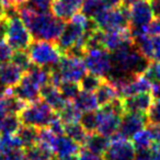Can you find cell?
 <instances>
[{"instance_id": "6da1fadb", "label": "cell", "mask_w": 160, "mask_h": 160, "mask_svg": "<svg viewBox=\"0 0 160 160\" xmlns=\"http://www.w3.org/2000/svg\"><path fill=\"white\" fill-rule=\"evenodd\" d=\"M19 17L31 33L33 40L56 43L64 30L65 23L53 13H35L24 7H18Z\"/></svg>"}, {"instance_id": "7a4b0ae2", "label": "cell", "mask_w": 160, "mask_h": 160, "mask_svg": "<svg viewBox=\"0 0 160 160\" xmlns=\"http://www.w3.org/2000/svg\"><path fill=\"white\" fill-rule=\"evenodd\" d=\"M18 116L22 125L41 129L48 127L52 121L57 116V113L45 101L40 99L35 102L28 103Z\"/></svg>"}, {"instance_id": "3957f363", "label": "cell", "mask_w": 160, "mask_h": 160, "mask_svg": "<svg viewBox=\"0 0 160 160\" xmlns=\"http://www.w3.org/2000/svg\"><path fill=\"white\" fill-rule=\"evenodd\" d=\"M28 54L32 64L47 69H53L57 66L62 56L56 43L35 40L28 48Z\"/></svg>"}, {"instance_id": "277c9868", "label": "cell", "mask_w": 160, "mask_h": 160, "mask_svg": "<svg viewBox=\"0 0 160 160\" xmlns=\"http://www.w3.org/2000/svg\"><path fill=\"white\" fill-rule=\"evenodd\" d=\"M97 27L104 32L118 31L129 28V8L118 6L105 8L93 19Z\"/></svg>"}, {"instance_id": "5b68a950", "label": "cell", "mask_w": 160, "mask_h": 160, "mask_svg": "<svg viewBox=\"0 0 160 160\" xmlns=\"http://www.w3.org/2000/svg\"><path fill=\"white\" fill-rule=\"evenodd\" d=\"M5 40L14 52L25 51L33 42L31 33L19 16L7 18V31Z\"/></svg>"}, {"instance_id": "8992f818", "label": "cell", "mask_w": 160, "mask_h": 160, "mask_svg": "<svg viewBox=\"0 0 160 160\" xmlns=\"http://www.w3.org/2000/svg\"><path fill=\"white\" fill-rule=\"evenodd\" d=\"M83 62L89 72L100 76L104 79L109 76L113 67L111 53L104 48L87 51L83 56Z\"/></svg>"}, {"instance_id": "52a82bcc", "label": "cell", "mask_w": 160, "mask_h": 160, "mask_svg": "<svg viewBox=\"0 0 160 160\" xmlns=\"http://www.w3.org/2000/svg\"><path fill=\"white\" fill-rule=\"evenodd\" d=\"M62 81L79 82L83 76L87 73V67L82 58L62 55L60 62L55 67Z\"/></svg>"}, {"instance_id": "ba28073f", "label": "cell", "mask_w": 160, "mask_h": 160, "mask_svg": "<svg viewBox=\"0 0 160 160\" xmlns=\"http://www.w3.org/2000/svg\"><path fill=\"white\" fill-rule=\"evenodd\" d=\"M153 18L148 0H136L129 7V30H147Z\"/></svg>"}, {"instance_id": "9c48e42d", "label": "cell", "mask_w": 160, "mask_h": 160, "mask_svg": "<svg viewBox=\"0 0 160 160\" xmlns=\"http://www.w3.org/2000/svg\"><path fill=\"white\" fill-rule=\"evenodd\" d=\"M135 156L136 149L133 142L115 134L111 137V144L103 157L105 160H134Z\"/></svg>"}, {"instance_id": "30bf717a", "label": "cell", "mask_w": 160, "mask_h": 160, "mask_svg": "<svg viewBox=\"0 0 160 160\" xmlns=\"http://www.w3.org/2000/svg\"><path fill=\"white\" fill-rule=\"evenodd\" d=\"M148 125V120H147V114L142 113H129L125 112L121 120V124L118 127V135L124 139H132L134 135L138 132L146 128Z\"/></svg>"}, {"instance_id": "8fae6325", "label": "cell", "mask_w": 160, "mask_h": 160, "mask_svg": "<svg viewBox=\"0 0 160 160\" xmlns=\"http://www.w3.org/2000/svg\"><path fill=\"white\" fill-rule=\"evenodd\" d=\"M11 91L14 97L22 100L27 104L35 102L41 99V88L27 73L23 75L22 79L19 81L18 85L11 88Z\"/></svg>"}, {"instance_id": "7c38bea8", "label": "cell", "mask_w": 160, "mask_h": 160, "mask_svg": "<svg viewBox=\"0 0 160 160\" xmlns=\"http://www.w3.org/2000/svg\"><path fill=\"white\" fill-rule=\"evenodd\" d=\"M153 102H155V100H153L150 92L134 94V96L122 99L124 111L129 112V113L147 114V112L149 111Z\"/></svg>"}, {"instance_id": "4fadbf2b", "label": "cell", "mask_w": 160, "mask_h": 160, "mask_svg": "<svg viewBox=\"0 0 160 160\" xmlns=\"http://www.w3.org/2000/svg\"><path fill=\"white\" fill-rule=\"evenodd\" d=\"M83 0H54L52 12L56 18L68 22L75 14L81 10Z\"/></svg>"}, {"instance_id": "5bb4252c", "label": "cell", "mask_w": 160, "mask_h": 160, "mask_svg": "<svg viewBox=\"0 0 160 160\" xmlns=\"http://www.w3.org/2000/svg\"><path fill=\"white\" fill-rule=\"evenodd\" d=\"M51 149L53 150L56 158H65L78 155L81 148L80 145L73 142L68 136L56 135L51 145Z\"/></svg>"}, {"instance_id": "9a60e30c", "label": "cell", "mask_w": 160, "mask_h": 160, "mask_svg": "<svg viewBox=\"0 0 160 160\" xmlns=\"http://www.w3.org/2000/svg\"><path fill=\"white\" fill-rule=\"evenodd\" d=\"M41 99L45 101L56 113H58L67 104V102H69L62 97L59 89L52 83L41 88Z\"/></svg>"}, {"instance_id": "2e32d148", "label": "cell", "mask_w": 160, "mask_h": 160, "mask_svg": "<svg viewBox=\"0 0 160 160\" xmlns=\"http://www.w3.org/2000/svg\"><path fill=\"white\" fill-rule=\"evenodd\" d=\"M152 83L145 77L144 75L136 76L132 80H129L126 85L121 89L120 97L121 99L127 98V97L134 96V94L144 93V92H150Z\"/></svg>"}, {"instance_id": "e0dca14e", "label": "cell", "mask_w": 160, "mask_h": 160, "mask_svg": "<svg viewBox=\"0 0 160 160\" xmlns=\"http://www.w3.org/2000/svg\"><path fill=\"white\" fill-rule=\"evenodd\" d=\"M23 75L24 72L11 62L0 65V82L6 88H13L17 86Z\"/></svg>"}, {"instance_id": "ac0fdd59", "label": "cell", "mask_w": 160, "mask_h": 160, "mask_svg": "<svg viewBox=\"0 0 160 160\" xmlns=\"http://www.w3.org/2000/svg\"><path fill=\"white\" fill-rule=\"evenodd\" d=\"M94 94H96L99 107H104V105L110 104L113 101H115L116 99H121L116 87L108 79L103 80V82L94 92Z\"/></svg>"}, {"instance_id": "d6986e66", "label": "cell", "mask_w": 160, "mask_h": 160, "mask_svg": "<svg viewBox=\"0 0 160 160\" xmlns=\"http://www.w3.org/2000/svg\"><path fill=\"white\" fill-rule=\"evenodd\" d=\"M110 144H111V138L99 133H93L88 135L83 147L96 155L103 156L109 148Z\"/></svg>"}, {"instance_id": "ffe728a7", "label": "cell", "mask_w": 160, "mask_h": 160, "mask_svg": "<svg viewBox=\"0 0 160 160\" xmlns=\"http://www.w3.org/2000/svg\"><path fill=\"white\" fill-rule=\"evenodd\" d=\"M16 136L20 140L23 149L30 148L38 142L40 137V128H36L33 126H28V125H21L19 131L17 132Z\"/></svg>"}, {"instance_id": "44dd1931", "label": "cell", "mask_w": 160, "mask_h": 160, "mask_svg": "<svg viewBox=\"0 0 160 160\" xmlns=\"http://www.w3.org/2000/svg\"><path fill=\"white\" fill-rule=\"evenodd\" d=\"M25 160H55L56 157L49 147L38 142L30 148L24 149Z\"/></svg>"}, {"instance_id": "7402d4cb", "label": "cell", "mask_w": 160, "mask_h": 160, "mask_svg": "<svg viewBox=\"0 0 160 160\" xmlns=\"http://www.w3.org/2000/svg\"><path fill=\"white\" fill-rule=\"evenodd\" d=\"M75 105L83 113L87 112L97 111L99 108L98 101H97L96 94L92 92L80 91V93L77 96V98L72 101Z\"/></svg>"}, {"instance_id": "603a6c76", "label": "cell", "mask_w": 160, "mask_h": 160, "mask_svg": "<svg viewBox=\"0 0 160 160\" xmlns=\"http://www.w3.org/2000/svg\"><path fill=\"white\" fill-rule=\"evenodd\" d=\"M57 114L64 124L79 123L82 116V112L76 107L73 102H67V104Z\"/></svg>"}, {"instance_id": "cb8c5ba5", "label": "cell", "mask_w": 160, "mask_h": 160, "mask_svg": "<svg viewBox=\"0 0 160 160\" xmlns=\"http://www.w3.org/2000/svg\"><path fill=\"white\" fill-rule=\"evenodd\" d=\"M65 135L71 138L78 145L83 146L89 134L80 123H71V124H65Z\"/></svg>"}, {"instance_id": "d4e9b609", "label": "cell", "mask_w": 160, "mask_h": 160, "mask_svg": "<svg viewBox=\"0 0 160 160\" xmlns=\"http://www.w3.org/2000/svg\"><path fill=\"white\" fill-rule=\"evenodd\" d=\"M105 8H108V6L104 0H83L81 13L89 19H94Z\"/></svg>"}, {"instance_id": "484cf974", "label": "cell", "mask_w": 160, "mask_h": 160, "mask_svg": "<svg viewBox=\"0 0 160 160\" xmlns=\"http://www.w3.org/2000/svg\"><path fill=\"white\" fill-rule=\"evenodd\" d=\"M132 142H133L136 151L148 150L153 145L152 138H151L150 132L148 128H144L142 131L138 132L136 135H134L132 138Z\"/></svg>"}, {"instance_id": "4316f807", "label": "cell", "mask_w": 160, "mask_h": 160, "mask_svg": "<svg viewBox=\"0 0 160 160\" xmlns=\"http://www.w3.org/2000/svg\"><path fill=\"white\" fill-rule=\"evenodd\" d=\"M103 80H104V78L100 77V76L88 72L79 81L80 89H81V91H87V92L94 93L98 90V88L101 86V83L103 82Z\"/></svg>"}, {"instance_id": "83f0119b", "label": "cell", "mask_w": 160, "mask_h": 160, "mask_svg": "<svg viewBox=\"0 0 160 160\" xmlns=\"http://www.w3.org/2000/svg\"><path fill=\"white\" fill-rule=\"evenodd\" d=\"M58 89H59L60 93L62 94V97L69 102H72L81 91L79 83L71 82V81H62L58 86Z\"/></svg>"}, {"instance_id": "f1b7e54d", "label": "cell", "mask_w": 160, "mask_h": 160, "mask_svg": "<svg viewBox=\"0 0 160 160\" xmlns=\"http://www.w3.org/2000/svg\"><path fill=\"white\" fill-rule=\"evenodd\" d=\"M54 0H27L23 6L35 13H49Z\"/></svg>"}, {"instance_id": "f546056e", "label": "cell", "mask_w": 160, "mask_h": 160, "mask_svg": "<svg viewBox=\"0 0 160 160\" xmlns=\"http://www.w3.org/2000/svg\"><path fill=\"white\" fill-rule=\"evenodd\" d=\"M79 123L82 125V127L87 131L88 134L97 133V129H98V114H97V111L87 112V113L82 114Z\"/></svg>"}, {"instance_id": "4dcf8cb0", "label": "cell", "mask_w": 160, "mask_h": 160, "mask_svg": "<svg viewBox=\"0 0 160 160\" xmlns=\"http://www.w3.org/2000/svg\"><path fill=\"white\" fill-rule=\"evenodd\" d=\"M11 62L16 65L17 67H19L23 72H27L30 67L33 65L31 62V58H30L29 54L25 51H18V52H16V53H13Z\"/></svg>"}, {"instance_id": "1f68e13d", "label": "cell", "mask_w": 160, "mask_h": 160, "mask_svg": "<svg viewBox=\"0 0 160 160\" xmlns=\"http://www.w3.org/2000/svg\"><path fill=\"white\" fill-rule=\"evenodd\" d=\"M142 75L150 81L151 83H160V62H150L148 68Z\"/></svg>"}, {"instance_id": "d6a6232c", "label": "cell", "mask_w": 160, "mask_h": 160, "mask_svg": "<svg viewBox=\"0 0 160 160\" xmlns=\"http://www.w3.org/2000/svg\"><path fill=\"white\" fill-rule=\"evenodd\" d=\"M149 125H160V101H155L147 112Z\"/></svg>"}, {"instance_id": "836d02e7", "label": "cell", "mask_w": 160, "mask_h": 160, "mask_svg": "<svg viewBox=\"0 0 160 160\" xmlns=\"http://www.w3.org/2000/svg\"><path fill=\"white\" fill-rule=\"evenodd\" d=\"M13 56V49L6 40L0 41V65L10 62Z\"/></svg>"}, {"instance_id": "e575fe53", "label": "cell", "mask_w": 160, "mask_h": 160, "mask_svg": "<svg viewBox=\"0 0 160 160\" xmlns=\"http://www.w3.org/2000/svg\"><path fill=\"white\" fill-rule=\"evenodd\" d=\"M151 43H152L151 62H160V35H151Z\"/></svg>"}, {"instance_id": "d590c367", "label": "cell", "mask_w": 160, "mask_h": 160, "mask_svg": "<svg viewBox=\"0 0 160 160\" xmlns=\"http://www.w3.org/2000/svg\"><path fill=\"white\" fill-rule=\"evenodd\" d=\"M78 160H105L104 157L100 155H96V153L91 152V151L87 150V149H80L79 153H78Z\"/></svg>"}, {"instance_id": "8d00e7d4", "label": "cell", "mask_w": 160, "mask_h": 160, "mask_svg": "<svg viewBox=\"0 0 160 160\" xmlns=\"http://www.w3.org/2000/svg\"><path fill=\"white\" fill-rule=\"evenodd\" d=\"M148 34L149 35H160V16L156 17L155 20L151 21L148 27Z\"/></svg>"}, {"instance_id": "74e56055", "label": "cell", "mask_w": 160, "mask_h": 160, "mask_svg": "<svg viewBox=\"0 0 160 160\" xmlns=\"http://www.w3.org/2000/svg\"><path fill=\"white\" fill-rule=\"evenodd\" d=\"M148 129L150 132L153 144L160 145V125H149Z\"/></svg>"}, {"instance_id": "f35d334b", "label": "cell", "mask_w": 160, "mask_h": 160, "mask_svg": "<svg viewBox=\"0 0 160 160\" xmlns=\"http://www.w3.org/2000/svg\"><path fill=\"white\" fill-rule=\"evenodd\" d=\"M134 160H151L150 149L148 150H139L136 151V156Z\"/></svg>"}, {"instance_id": "ab89813d", "label": "cell", "mask_w": 160, "mask_h": 160, "mask_svg": "<svg viewBox=\"0 0 160 160\" xmlns=\"http://www.w3.org/2000/svg\"><path fill=\"white\" fill-rule=\"evenodd\" d=\"M150 7L155 17L160 16V0H150Z\"/></svg>"}, {"instance_id": "60d3db41", "label": "cell", "mask_w": 160, "mask_h": 160, "mask_svg": "<svg viewBox=\"0 0 160 160\" xmlns=\"http://www.w3.org/2000/svg\"><path fill=\"white\" fill-rule=\"evenodd\" d=\"M151 160H160V145H152L150 148Z\"/></svg>"}, {"instance_id": "b9f144b4", "label": "cell", "mask_w": 160, "mask_h": 160, "mask_svg": "<svg viewBox=\"0 0 160 160\" xmlns=\"http://www.w3.org/2000/svg\"><path fill=\"white\" fill-rule=\"evenodd\" d=\"M7 31V19H0V41L5 40Z\"/></svg>"}, {"instance_id": "7bdbcfd3", "label": "cell", "mask_w": 160, "mask_h": 160, "mask_svg": "<svg viewBox=\"0 0 160 160\" xmlns=\"http://www.w3.org/2000/svg\"><path fill=\"white\" fill-rule=\"evenodd\" d=\"M8 6L7 0H0V19H6Z\"/></svg>"}, {"instance_id": "ee69618b", "label": "cell", "mask_w": 160, "mask_h": 160, "mask_svg": "<svg viewBox=\"0 0 160 160\" xmlns=\"http://www.w3.org/2000/svg\"><path fill=\"white\" fill-rule=\"evenodd\" d=\"M104 1L109 8H114V7H118V6H122V0H104Z\"/></svg>"}, {"instance_id": "f6af8a7d", "label": "cell", "mask_w": 160, "mask_h": 160, "mask_svg": "<svg viewBox=\"0 0 160 160\" xmlns=\"http://www.w3.org/2000/svg\"><path fill=\"white\" fill-rule=\"evenodd\" d=\"M27 0H7L8 5L10 6H14V7H19V6L23 5Z\"/></svg>"}, {"instance_id": "bcb514c9", "label": "cell", "mask_w": 160, "mask_h": 160, "mask_svg": "<svg viewBox=\"0 0 160 160\" xmlns=\"http://www.w3.org/2000/svg\"><path fill=\"white\" fill-rule=\"evenodd\" d=\"M136 0H122V6H125V7H131Z\"/></svg>"}, {"instance_id": "7dc6e473", "label": "cell", "mask_w": 160, "mask_h": 160, "mask_svg": "<svg viewBox=\"0 0 160 160\" xmlns=\"http://www.w3.org/2000/svg\"><path fill=\"white\" fill-rule=\"evenodd\" d=\"M55 160H78L76 156H70V157H65V158H56Z\"/></svg>"}, {"instance_id": "c3c4849f", "label": "cell", "mask_w": 160, "mask_h": 160, "mask_svg": "<svg viewBox=\"0 0 160 160\" xmlns=\"http://www.w3.org/2000/svg\"><path fill=\"white\" fill-rule=\"evenodd\" d=\"M6 89H7V88L0 82V98H2L3 97V94H5V92H6Z\"/></svg>"}, {"instance_id": "681fc988", "label": "cell", "mask_w": 160, "mask_h": 160, "mask_svg": "<svg viewBox=\"0 0 160 160\" xmlns=\"http://www.w3.org/2000/svg\"><path fill=\"white\" fill-rule=\"evenodd\" d=\"M0 160H6V159H5V158H3V157H2V156L0 155Z\"/></svg>"}]
</instances>
